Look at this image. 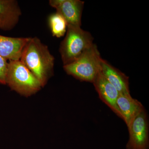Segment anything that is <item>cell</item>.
<instances>
[{
	"mask_svg": "<svg viewBox=\"0 0 149 149\" xmlns=\"http://www.w3.org/2000/svg\"><path fill=\"white\" fill-rule=\"evenodd\" d=\"M101 100L104 103L118 116L122 119V116L117 104L119 93L117 90L99 72L93 83Z\"/></svg>",
	"mask_w": 149,
	"mask_h": 149,
	"instance_id": "obj_7",
	"label": "cell"
},
{
	"mask_svg": "<svg viewBox=\"0 0 149 149\" xmlns=\"http://www.w3.org/2000/svg\"><path fill=\"white\" fill-rule=\"evenodd\" d=\"M101 72L119 94L130 95L128 76L102 58L101 63Z\"/></svg>",
	"mask_w": 149,
	"mask_h": 149,
	"instance_id": "obj_9",
	"label": "cell"
},
{
	"mask_svg": "<svg viewBox=\"0 0 149 149\" xmlns=\"http://www.w3.org/2000/svg\"><path fill=\"white\" fill-rule=\"evenodd\" d=\"M117 104L121 113L122 119L124 120L127 127L138 114L145 110L141 102L133 98L130 95L119 94Z\"/></svg>",
	"mask_w": 149,
	"mask_h": 149,
	"instance_id": "obj_11",
	"label": "cell"
},
{
	"mask_svg": "<svg viewBox=\"0 0 149 149\" xmlns=\"http://www.w3.org/2000/svg\"><path fill=\"white\" fill-rule=\"evenodd\" d=\"M21 14L17 1L0 0V29L9 31L13 29Z\"/></svg>",
	"mask_w": 149,
	"mask_h": 149,
	"instance_id": "obj_8",
	"label": "cell"
},
{
	"mask_svg": "<svg viewBox=\"0 0 149 149\" xmlns=\"http://www.w3.org/2000/svg\"><path fill=\"white\" fill-rule=\"evenodd\" d=\"M50 6L55 8L65 19L68 26L81 27L84 2L80 0H50Z\"/></svg>",
	"mask_w": 149,
	"mask_h": 149,
	"instance_id": "obj_6",
	"label": "cell"
},
{
	"mask_svg": "<svg viewBox=\"0 0 149 149\" xmlns=\"http://www.w3.org/2000/svg\"><path fill=\"white\" fill-rule=\"evenodd\" d=\"M8 61L0 56V84L6 85V76Z\"/></svg>",
	"mask_w": 149,
	"mask_h": 149,
	"instance_id": "obj_13",
	"label": "cell"
},
{
	"mask_svg": "<svg viewBox=\"0 0 149 149\" xmlns=\"http://www.w3.org/2000/svg\"><path fill=\"white\" fill-rule=\"evenodd\" d=\"M19 60L40 81L42 88L54 74L55 58L47 46L37 37L29 38Z\"/></svg>",
	"mask_w": 149,
	"mask_h": 149,
	"instance_id": "obj_1",
	"label": "cell"
},
{
	"mask_svg": "<svg viewBox=\"0 0 149 149\" xmlns=\"http://www.w3.org/2000/svg\"><path fill=\"white\" fill-rule=\"evenodd\" d=\"M48 23L51 32L54 37H63L66 32L67 24L64 18L59 14L53 13L48 19Z\"/></svg>",
	"mask_w": 149,
	"mask_h": 149,
	"instance_id": "obj_12",
	"label": "cell"
},
{
	"mask_svg": "<svg viewBox=\"0 0 149 149\" xmlns=\"http://www.w3.org/2000/svg\"><path fill=\"white\" fill-rule=\"evenodd\" d=\"M29 38L0 35V56L8 61L19 60L22 49Z\"/></svg>",
	"mask_w": 149,
	"mask_h": 149,
	"instance_id": "obj_10",
	"label": "cell"
},
{
	"mask_svg": "<svg viewBox=\"0 0 149 149\" xmlns=\"http://www.w3.org/2000/svg\"><path fill=\"white\" fill-rule=\"evenodd\" d=\"M6 85L26 97L35 95L42 88L40 81L19 60L8 61Z\"/></svg>",
	"mask_w": 149,
	"mask_h": 149,
	"instance_id": "obj_2",
	"label": "cell"
},
{
	"mask_svg": "<svg viewBox=\"0 0 149 149\" xmlns=\"http://www.w3.org/2000/svg\"><path fill=\"white\" fill-rule=\"evenodd\" d=\"M93 39L91 33L81 27L68 26L66 35L59 48L63 65L71 63L80 56L94 44Z\"/></svg>",
	"mask_w": 149,
	"mask_h": 149,
	"instance_id": "obj_4",
	"label": "cell"
},
{
	"mask_svg": "<svg viewBox=\"0 0 149 149\" xmlns=\"http://www.w3.org/2000/svg\"><path fill=\"white\" fill-rule=\"evenodd\" d=\"M127 128L129 137L126 149H149V121L145 109L134 118Z\"/></svg>",
	"mask_w": 149,
	"mask_h": 149,
	"instance_id": "obj_5",
	"label": "cell"
},
{
	"mask_svg": "<svg viewBox=\"0 0 149 149\" xmlns=\"http://www.w3.org/2000/svg\"><path fill=\"white\" fill-rule=\"evenodd\" d=\"M102 59L97 47L93 44L74 61L63 65V69L80 81L93 83L101 71Z\"/></svg>",
	"mask_w": 149,
	"mask_h": 149,
	"instance_id": "obj_3",
	"label": "cell"
}]
</instances>
